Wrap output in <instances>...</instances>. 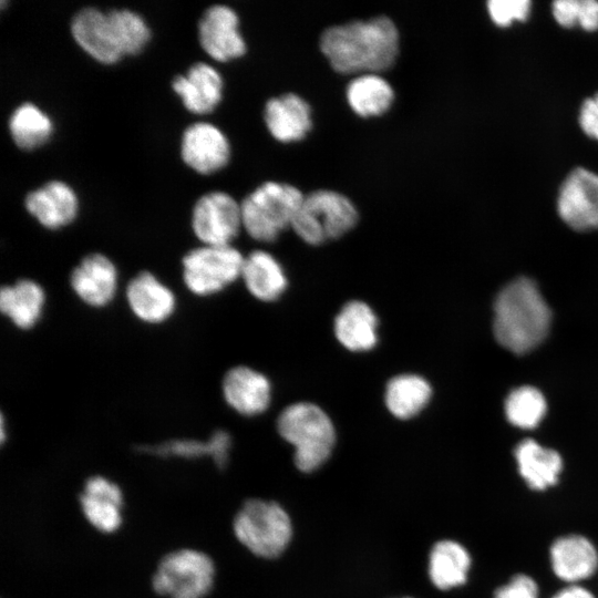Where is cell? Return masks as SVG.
I'll list each match as a JSON object with an SVG mask.
<instances>
[{"label": "cell", "mask_w": 598, "mask_h": 598, "mask_svg": "<svg viewBox=\"0 0 598 598\" xmlns=\"http://www.w3.org/2000/svg\"><path fill=\"white\" fill-rule=\"evenodd\" d=\"M319 44L338 73H380L395 63L400 35L390 18L379 16L329 27L322 32Z\"/></svg>", "instance_id": "obj_1"}, {"label": "cell", "mask_w": 598, "mask_h": 598, "mask_svg": "<svg viewBox=\"0 0 598 598\" xmlns=\"http://www.w3.org/2000/svg\"><path fill=\"white\" fill-rule=\"evenodd\" d=\"M551 313L536 283L517 278L505 286L494 303V336L511 352L533 350L547 336Z\"/></svg>", "instance_id": "obj_2"}, {"label": "cell", "mask_w": 598, "mask_h": 598, "mask_svg": "<svg viewBox=\"0 0 598 598\" xmlns=\"http://www.w3.org/2000/svg\"><path fill=\"white\" fill-rule=\"evenodd\" d=\"M277 430L285 441L293 445L295 464L305 473L323 465L336 444V430L330 416L310 402H297L283 409L277 420Z\"/></svg>", "instance_id": "obj_3"}, {"label": "cell", "mask_w": 598, "mask_h": 598, "mask_svg": "<svg viewBox=\"0 0 598 598\" xmlns=\"http://www.w3.org/2000/svg\"><path fill=\"white\" fill-rule=\"evenodd\" d=\"M303 194L293 185L268 181L240 203L243 229L257 241L270 243L292 226Z\"/></svg>", "instance_id": "obj_4"}, {"label": "cell", "mask_w": 598, "mask_h": 598, "mask_svg": "<svg viewBox=\"0 0 598 598\" xmlns=\"http://www.w3.org/2000/svg\"><path fill=\"white\" fill-rule=\"evenodd\" d=\"M354 204L343 194L318 189L303 195L291 228L309 245H321L350 231L358 223Z\"/></svg>", "instance_id": "obj_5"}, {"label": "cell", "mask_w": 598, "mask_h": 598, "mask_svg": "<svg viewBox=\"0 0 598 598\" xmlns=\"http://www.w3.org/2000/svg\"><path fill=\"white\" fill-rule=\"evenodd\" d=\"M237 539L252 554L264 558L279 556L288 546L292 527L286 511L277 503L247 501L233 522Z\"/></svg>", "instance_id": "obj_6"}, {"label": "cell", "mask_w": 598, "mask_h": 598, "mask_svg": "<svg viewBox=\"0 0 598 598\" xmlns=\"http://www.w3.org/2000/svg\"><path fill=\"white\" fill-rule=\"evenodd\" d=\"M244 258L233 245L195 247L182 258L183 283L196 297L214 296L240 279Z\"/></svg>", "instance_id": "obj_7"}, {"label": "cell", "mask_w": 598, "mask_h": 598, "mask_svg": "<svg viewBox=\"0 0 598 598\" xmlns=\"http://www.w3.org/2000/svg\"><path fill=\"white\" fill-rule=\"evenodd\" d=\"M215 566L204 551L176 549L163 556L152 577L153 590L167 598H204L214 585Z\"/></svg>", "instance_id": "obj_8"}, {"label": "cell", "mask_w": 598, "mask_h": 598, "mask_svg": "<svg viewBox=\"0 0 598 598\" xmlns=\"http://www.w3.org/2000/svg\"><path fill=\"white\" fill-rule=\"evenodd\" d=\"M190 225L202 245H231L243 229L240 204L223 190L205 193L193 206Z\"/></svg>", "instance_id": "obj_9"}, {"label": "cell", "mask_w": 598, "mask_h": 598, "mask_svg": "<svg viewBox=\"0 0 598 598\" xmlns=\"http://www.w3.org/2000/svg\"><path fill=\"white\" fill-rule=\"evenodd\" d=\"M557 209L573 229L598 228V175L582 167L573 169L560 185Z\"/></svg>", "instance_id": "obj_10"}, {"label": "cell", "mask_w": 598, "mask_h": 598, "mask_svg": "<svg viewBox=\"0 0 598 598\" xmlns=\"http://www.w3.org/2000/svg\"><path fill=\"white\" fill-rule=\"evenodd\" d=\"M70 287L80 301L95 309L107 307L117 295L120 274L104 254L84 256L70 274Z\"/></svg>", "instance_id": "obj_11"}, {"label": "cell", "mask_w": 598, "mask_h": 598, "mask_svg": "<svg viewBox=\"0 0 598 598\" xmlns=\"http://www.w3.org/2000/svg\"><path fill=\"white\" fill-rule=\"evenodd\" d=\"M197 33L202 48L217 61L236 59L246 52L239 17L227 4L216 3L206 8L198 20Z\"/></svg>", "instance_id": "obj_12"}, {"label": "cell", "mask_w": 598, "mask_h": 598, "mask_svg": "<svg viewBox=\"0 0 598 598\" xmlns=\"http://www.w3.org/2000/svg\"><path fill=\"white\" fill-rule=\"evenodd\" d=\"M230 143L215 124L197 121L182 133L181 156L185 164L200 174L221 169L229 162Z\"/></svg>", "instance_id": "obj_13"}, {"label": "cell", "mask_w": 598, "mask_h": 598, "mask_svg": "<svg viewBox=\"0 0 598 598\" xmlns=\"http://www.w3.org/2000/svg\"><path fill=\"white\" fill-rule=\"evenodd\" d=\"M125 300L132 315L146 324H162L176 311L173 289L151 271H140L125 287Z\"/></svg>", "instance_id": "obj_14"}, {"label": "cell", "mask_w": 598, "mask_h": 598, "mask_svg": "<svg viewBox=\"0 0 598 598\" xmlns=\"http://www.w3.org/2000/svg\"><path fill=\"white\" fill-rule=\"evenodd\" d=\"M221 394L236 413L256 416L270 404L271 384L264 373L247 365H236L224 374Z\"/></svg>", "instance_id": "obj_15"}, {"label": "cell", "mask_w": 598, "mask_h": 598, "mask_svg": "<svg viewBox=\"0 0 598 598\" xmlns=\"http://www.w3.org/2000/svg\"><path fill=\"white\" fill-rule=\"evenodd\" d=\"M124 495L121 487L101 475L89 477L80 494V507L85 519L96 530L114 533L123 523Z\"/></svg>", "instance_id": "obj_16"}, {"label": "cell", "mask_w": 598, "mask_h": 598, "mask_svg": "<svg viewBox=\"0 0 598 598\" xmlns=\"http://www.w3.org/2000/svg\"><path fill=\"white\" fill-rule=\"evenodd\" d=\"M24 206L43 227L59 229L74 220L79 199L68 183L51 179L30 190L25 195Z\"/></svg>", "instance_id": "obj_17"}, {"label": "cell", "mask_w": 598, "mask_h": 598, "mask_svg": "<svg viewBox=\"0 0 598 598\" xmlns=\"http://www.w3.org/2000/svg\"><path fill=\"white\" fill-rule=\"evenodd\" d=\"M172 87L188 111L205 114L221 101L224 81L215 66L197 61L184 74H176L172 79Z\"/></svg>", "instance_id": "obj_18"}, {"label": "cell", "mask_w": 598, "mask_h": 598, "mask_svg": "<svg viewBox=\"0 0 598 598\" xmlns=\"http://www.w3.org/2000/svg\"><path fill=\"white\" fill-rule=\"evenodd\" d=\"M264 120L271 136L282 143L302 140L312 127L311 107L296 93L269 99L264 109Z\"/></svg>", "instance_id": "obj_19"}, {"label": "cell", "mask_w": 598, "mask_h": 598, "mask_svg": "<svg viewBox=\"0 0 598 598\" xmlns=\"http://www.w3.org/2000/svg\"><path fill=\"white\" fill-rule=\"evenodd\" d=\"M70 30L76 43L93 59L110 64L123 56L114 40L107 12L96 7L81 8L72 17Z\"/></svg>", "instance_id": "obj_20"}, {"label": "cell", "mask_w": 598, "mask_h": 598, "mask_svg": "<svg viewBox=\"0 0 598 598\" xmlns=\"http://www.w3.org/2000/svg\"><path fill=\"white\" fill-rule=\"evenodd\" d=\"M550 564L559 579L575 585L595 574L598 568V551L586 537L566 535L553 543Z\"/></svg>", "instance_id": "obj_21"}, {"label": "cell", "mask_w": 598, "mask_h": 598, "mask_svg": "<svg viewBox=\"0 0 598 598\" xmlns=\"http://www.w3.org/2000/svg\"><path fill=\"white\" fill-rule=\"evenodd\" d=\"M378 328L379 321L373 309L360 300L347 302L333 322L338 342L351 352L372 350L379 340Z\"/></svg>", "instance_id": "obj_22"}, {"label": "cell", "mask_w": 598, "mask_h": 598, "mask_svg": "<svg viewBox=\"0 0 598 598\" xmlns=\"http://www.w3.org/2000/svg\"><path fill=\"white\" fill-rule=\"evenodd\" d=\"M45 303L44 288L30 278L4 285L0 290L1 313L20 330H30L38 324Z\"/></svg>", "instance_id": "obj_23"}, {"label": "cell", "mask_w": 598, "mask_h": 598, "mask_svg": "<svg viewBox=\"0 0 598 598\" xmlns=\"http://www.w3.org/2000/svg\"><path fill=\"white\" fill-rule=\"evenodd\" d=\"M240 279L247 291L260 301H275L288 286L281 264L265 250H254L244 258Z\"/></svg>", "instance_id": "obj_24"}, {"label": "cell", "mask_w": 598, "mask_h": 598, "mask_svg": "<svg viewBox=\"0 0 598 598\" xmlns=\"http://www.w3.org/2000/svg\"><path fill=\"white\" fill-rule=\"evenodd\" d=\"M514 455L518 472L530 488L544 491L557 484L563 470L558 452L527 439L515 447Z\"/></svg>", "instance_id": "obj_25"}, {"label": "cell", "mask_w": 598, "mask_h": 598, "mask_svg": "<svg viewBox=\"0 0 598 598\" xmlns=\"http://www.w3.org/2000/svg\"><path fill=\"white\" fill-rule=\"evenodd\" d=\"M346 97L357 115L374 117L390 110L394 101V90L380 73H362L350 80Z\"/></svg>", "instance_id": "obj_26"}, {"label": "cell", "mask_w": 598, "mask_h": 598, "mask_svg": "<svg viewBox=\"0 0 598 598\" xmlns=\"http://www.w3.org/2000/svg\"><path fill=\"white\" fill-rule=\"evenodd\" d=\"M431 396L432 388L423 377L404 373L389 380L384 403L394 417L409 420L424 410Z\"/></svg>", "instance_id": "obj_27"}, {"label": "cell", "mask_w": 598, "mask_h": 598, "mask_svg": "<svg viewBox=\"0 0 598 598\" xmlns=\"http://www.w3.org/2000/svg\"><path fill=\"white\" fill-rule=\"evenodd\" d=\"M471 567V556L460 543L437 542L429 557V576L435 587L447 590L463 585Z\"/></svg>", "instance_id": "obj_28"}, {"label": "cell", "mask_w": 598, "mask_h": 598, "mask_svg": "<svg viewBox=\"0 0 598 598\" xmlns=\"http://www.w3.org/2000/svg\"><path fill=\"white\" fill-rule=\"evenodd\" d=\"M8 127L17 146L32 150L50 138L53 132V122L40 106L25 101L11 112Z\"/></svg>", "instance_id": "obj_29"}, {"label": "cell", "mask_w": 598, "mask_h": 598, "mask_svg": "<svg viewBox=\"0 0 598 598\" xmlns=\"http://www.w3.org/2000/svg\"><path fill=\"white\" fill-rule=\"evenodd\" d=\"M107 17L122 55L136 54L144 49L151 38V29L138 12L117 8L107 11Z\"/></svg>", "instance_id": "obj_30"}, {"label": "cell", "mask_w": 598, "mask_h": 598, "mask_svg": "<svg viewBox=\"0 0 598 598\" xmlns=\"http://www.w3.org/2000/svg\"><path fill=\"white\" fill-rule=\"evenodd\" d=\"M546 408L544 395L533 386L513 390L505 402L508 421L520 429L537 426L546 413Z\"/></svg>", "instance_id": "obj_31"}, {"label": "cell", "mask_w": 598, "mask_h": 598, "mask_svg": "<svg viewBox=\"0 0 598 598\" xmlns=\"http://www.w3.org/2000/svg\"><path fill=\"white\" fill-rule=\"evenodd\" d=\"M555 20L565 28L580 25L586 31L598 29V1L556 0L551 4Z\"/></svg>", "instance_id": "obj_32"}, {"label": "cell", "mask_w": 598, "mask_h": 598, "mask_svg": "<svg viewBox=\"0 0 598 598\" xmlns=\"http://www.w3.org/2000/svg\"><path fill=\"white\" fill-rule=\"evenodd\" d=\"M141 451L159 457H177L197 460L204 456L212 458L209 440L175 439L159 444L141 447Z\"/></svg>", "instance_id": "obj_33"}, {"label": "cell", "mask_w": 598, "mask_h": 598, "mask_svg": "<svg viewBox=\"0 0 598 598\" xmlns=\"http://www.w3.org/2000/svg\"><path fill=\"white\" fill-rule=\"evenodd\" d=\"M529 0H489L488 13L494 23L507 27L513 21H525L530 12Z\"/></svg>", "instance_id": "obj_34"}, {"label": "cell", "mask_w": 598, "mask_h": 598, "mask_svg": "<svg viewBox=\"0 0 598 598\" xmlns=\"http://www.w3.org/2000/svg\"><path fill=\"white\" fill-rule=\"evenodd\" d=\"M493 598H539L538 586L532 577L519 574L497 588Z\"/></svg>", "instance_id": "obj_35"}, {"label": "cell", "mask_w": 598, "mask_h": 598, "mask_svg": "<svg viewBox=\"0 0 598 598\" xmlns=\"http://www.w3.org/2000/svg\"><path fill=\"white\" fill-rule=\"evenodd\" d=\"M212 447V461L218 468H225L229 461L231 436L225 430H216L208 437Z\"/></svg>", "instance_id": "obj_36"}, {"label": "cell", "mask_w": 598, "mask_h": 598, "mask_svg": "<svg viewBox=\"0 0 598 598\" xmlns=\"http://www.w3.org/2000/svg\"><path fill=\"white\" fill-rule=\"evenodd\" d=\"M579 125L588 136L598 141V93L581 104Z\"/></svg>", "instance_id": "obj_37"}, {"label": "cell", "mask_w": 598, "mask_h": 598, "mask_svg": "<svg viewBox=\"0 0 598 598\" xmlns=\"http://www.w3.org/2000/svg\"><path fill=\"white\" fill-rule=\"evenodd\" d=\"M553 598H595V596L588 589L575 584L563 588Z\"/></svg>", "instance_id": "obj_38"}, {"label": "cell", "mask_w": 598, "mask_h": 598, "mask_svg": "<svg viewBox=\"0 0 598 598\" xmlns=\"http://www.w3.org/2000/svg\"><path fill=\"white\" fill-rule=\"evenodd\" d=\"M1 442L3 443L6 441V422H4V415H1Z\"/></svg>", "instance_id": "obj_39"}]
</instances>
